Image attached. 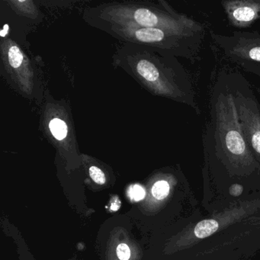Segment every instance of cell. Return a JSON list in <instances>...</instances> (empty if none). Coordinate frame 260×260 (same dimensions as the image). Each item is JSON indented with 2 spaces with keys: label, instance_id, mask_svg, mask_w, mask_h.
Wrapping results in <instances>:
<instances>
[{
  "label": "cell",
  "instance_id": "6da1fadb",
  "mask_svg": "<svg viewBox=\"0 0 260 260\" xmlns=\"http://www.w3.org/2000/svg\"><path fill=\"white\" fill-rule=\"evenodd\" d=\"M211 126L206 142L215 146L222 156L240 162L252 158L241 125L230 85L228 73L221 72L213 88L211 99Z\"/></svg>",
  "mask_w": 260,
  "mask_h": 260
},
{
  "label": "cell",
  "instance_id": "7a4b0ae2",
  "mask_svg": "<svg viewBox=\"0 0 260 260\" xmlns=\"http://www.w3.org/2000/svg\"><path fill=\"white\" fill-rule=\"evenodd\" d=\"M133 72L155 95L186 105L197 115L201 111L196 100L194 86L186 70L177 57L153 51L137 60Z\"/></svg>",
  "mask_w": 260,
  "mask_h": 260
},
{
  "label": "cell",
  "instance_id": "3957f363",
  "mask_svg": "<svg viewBox=\"0 0 260 260\" xmlns=\"http://www.w3.org/2000/svg\"><path fill=\"white\" fill-rule=\"evenodd\" d=\"M161 6L111 5L100 11L98 18L103 23L135 25L144 28H160L185 34L205 35L200 22L178 13L167 3Z\"/></svg>",
  "mask_w": 260,
  "mask_h": 260
},
{
  "label": "cell",
  "instance_id": "277c9868",
  "mask_svg": "<svg viewBox=\"0 0 260 260\" xmlns=\"http://www.w3.org/2000/svg\"><path fill=\"white\" fill-rule=\"evenodd\" d=\"M106 31L130 43H139L154 51L174 57H182L196 63L201 60L200 53L205 35L185 34L170 30L144 28L135 25L103 23Z\"/></svg>",
  "mask_w": 260,
  "mask_h": 260
},
{
  "label": "cell",
  "instance_id": "5b68a950",
  "mask_svg": "<svg viewBox=\"0 0 260 260\" xmlns=\"http://www.w3.org/2000/svg\"><path fill=\"white\" fill-rule=\"evenodd\" d=\"M228 78L245 139L252 153L260 158V104L240 73H229Z\"/></svg>",
  "mask_w": 260,
  "mask_h": 260
},
{
  "label": "cell",
  "instance_id": "8992f818",
  "mask_svg": "<svg viewBox=\"0 0 260 260\" xmlns=\"http://www.w3.org/2000/svg\"><path fill=\"white\" fill-rule=\"evenodd\" d=\"M213 46L226 61L260 63L259 31H234L229 36L210 31Z\"/></svg>",
  "mask_w": 260,
  "mask_h": 260
},
{
  "label": "cell",
  "instance_id": "52a82bcc",
  "mask_svg": "<svg viewBox=\"0 0 260 260\" xmlns=\"http://www.w3.org/2000/svg\"><path fill=\"white\" fill-rule=\"evenodd\" d=\"M233 27L246 28L260 19V0H223L220 3Z\"/></svg>",
  "mask_w": 260,
  "mask_h": 260
},
{
  "label": "cell",
  "instance_id": "ba28073f",
  "mask_svg": "<svg viewBox=\"0 0 260 260\" xmlns=\"http://www.w3.org/2000/svg\"><path fill=\"white\" fill-rule=\"evenodd\" d=\"M218 229V223L214 220H204L194 228V235L199 238H205L212 235Z\"/></svg>",
  "mask_w": 260,
  "mask_h": 260
},
{
  "label": "cell",
  "instance_id": "9c48e42d",
  "mask_svg": "<svg viewBox=\"0 0 260 260\" xmlns=\"http://www.w3.org/2000/svg\"><path fill=\"white\" fill-rule=\"evenodd\" d=\"M49 128L53 136L58 141H63L68 136V125L61 119L54 118L51 120L49 123Z\"/></svg>",
  "mask_w": 260,
  "mask_h": 260
},
{
  "label": "cell",
  "instance_id": "30bf717a",
  "mask_svg": "<svg viewBox=\"0 0 260 260\" xmlns=\"http://www.w3.org/2000/svg\"><path fill=\"white\" fill-rule=\"evenodd\" d=\"M169 192H170V185L167 181H158L152 188V194L153 197L158 200L165 199L168 196Z\"/></svg>",
  "mask_w": 260,
  "mask_h": 260
},
{
  "label": "cell",
  "instance_id": "8fae6325",
  "mask_svg": "<svg viewBox=\"0 0 260 260\" xmlns=\"http://www.w3.org/2000/svg\"><path fill=\"white\" fill-rule=\"evenodd\" d=\"M145 189L141 185H133L129 188L127 191V196L130 198L131 200L134 202H139L145 197Z\"/></svg>",
  "mask_w": 260,
  "mask_h": 260
},
{
  "label": "cell",
  "instance_id": "7c38bea8",
  "mask_svg": "<svg viewBox=\"0 0 260 260\" xmlns=\"http://www.w3.org/2000/svg\"><path fill=\"white\" fill-rule=\"evenodd\" d=\"M89 176L91 179L98 184V185H104L106 183V176L104 173L96 167H91L89 168Z\"/></svg>",
  "mask_w": 260,
  "mask_h": 260
},
{
  "label": "cell",
  "instance_id": "4fadbf2b",
  "mask_svg": "<svg viewBox=\"0 0 260 260\" xmlns=\"http://www.w3.org/2000/svg\"><path fill=\"white\" fill-rule=\"evenodd\" d=\"M237 65L240 67V68H242L243 71L260 77V63L243 62V63H237Z\"/></svg>",
  "mask_w": 260,
  "mask_h": 260
},
{
  "label": "cell",
  "instance_id": "5bb4252c",
  "mask_svg": "<svg viewBox=\"0 0 260 260\" xmlns=\"http://www.w3.org/2000/svg\"><path fill=\"white\" fill-rule=\"evenodd\" d=\"M117 255L120 260H128L131 256L130 248L124 243H121L117 247Z\"/></svg>",
  "mask_w": 260,
  "mask_h": 260
},
{
  "label": "cell",
  "instance_id": "9a60e30c",
  "mask_svg": "<svg viewBox=\"0 0 260 260\" xmlns=\"http://www.w3.org/2000/svg\"><path fill=\"white\" fill-rule=\"evenodd\" d=\"M242 187L239 185H234L231 188V194L233 196H239L241 193Z\"/></svg>",
  "mask_w": 260,
  "mask_h": 260
},
{
  "label": "cell",
  "instance_id": "2e32d148",
  "mask_svg": "<svg viewBox=\"0 0 260 260\" xmlns=\"http://www.w3.org/2000/svg\"><path fill=\"white\" fill-rule=\"evenodd\" d=\"M120 206H121V203L118 199H116L115 202H112V205H111V210L112 211H116L120 208Z\"/></svg>",
  "mask_w": 260,
  "mask_h": 260
}]
</instances>
